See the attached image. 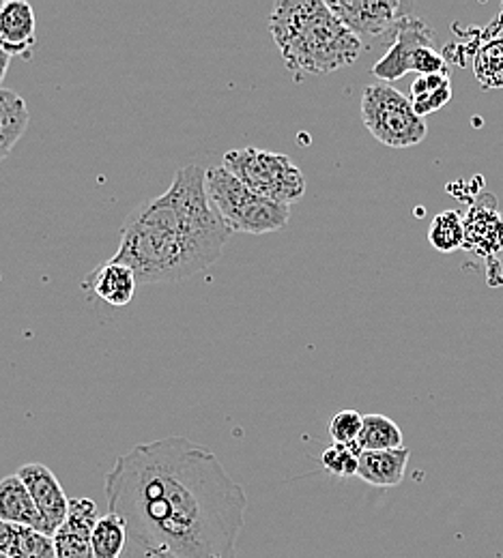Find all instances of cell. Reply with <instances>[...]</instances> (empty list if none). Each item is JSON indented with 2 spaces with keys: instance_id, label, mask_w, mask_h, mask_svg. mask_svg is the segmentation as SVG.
<instances>
[{
  "instance_id": "6da1fadb",
  "label": "cell",
  "mask_w": 503,
  "mask_h": 558,
  "mask_svg": "<svg viewBox=\"0 0 503 558\" xmlns=\"http://www.w3.org/2000/svg\"><path fill=\"white\" fill-rule=\"evenodd\" d=\"M108 513L148 558H237L248 496L216 453L185 436L141 442L104 477Z\"/></svg>"
},
{
  "instance_id": "7a4b0ae2",
  "label": "cell",
  "mask_w": 503,
  "mask_h": 558,
  "mask_svg": "<svg viewBox=\"0 0 503 558\" xmlns=\"http://www.w3.org/2000/svg\"><path fill=\"white\" fill-rule=\"evenodd\" d=\"M232 234L209 201L207 170L190 163L161 196L128 215L112 260L141 283L181 281L216 265Z\"/></svg>"
},
{
  "instance_id": "3957f363",
  "label": "cell",
  "mask_w": 503,
  "mask_h": 558,
  "mask_svg": "<svg viewBox=\"0 0 503 558\" xmlns=\"http://www.w3.org/2000/svg\"><path fill=\"white\" fill-rule=\"evenodd\" d=\"M270 33L297 80L345 70L363 50L323 0H280L270 15Z\"/></svg>"
},
{
  "instance_id": "277c9868",
  "label": "cell",
  "mask_w": 503,
  "mask_h": 558,
  "mask_svg": "<svg viewBox=\"0 0 503 558\" xmlns=\"http://www.w3.org/2000/svg\"><path fill=\"white\" fill-rule=\"evenodd\" d=\"M207 194L232 232L270 234L283 230L290 219V207L254 194L224 166L207 168Z\"/></svg>"
},
{
  "instance_id": "5b68a950",
  "label": "cell",
  "mask_w": 503,
  "mask_h": 558,
  "mask_svg": "<svg viewBox=\"0 0 503 558\" xmlns=\"http://www.w3.org/2000/svg\"><path fill=\"white\" fill-rule=\"evenodd\" d=\"M254 194L287 205L299 203L306 194V177L285 153H274L256 146L232 148L221 163Z\"/></svg>"
},
{
  "instance_id": "8992f818",
  "label": "cell",
  "mask_w": 503,
  "mask_h": 558,
  "mask_svg": "<svg viewBox=\"0 0 503 558\" xmlns=\"http://www.w3.org/2000/svg\"><path fill=\"white\" fill-rule=\"evenodd\" d=\"M361 121L372 138L392 148L418 146L429 134V128L414 110L411 99L385 82L363 88Z\"/></svg>"
},
{
  "instance_id": "52a82bcc",
  "label": "cell",
  "mask_w": 503,
  "mask_h": 558,
  "mask_svg": "<svg viewBox=\"0 0 503 558\" xmlns=\"http://www.w3.org/2000/svg\"><path fill=\"white\" fill-rule=\"evenodd\" d=\"M327 7L361 44L385 35L394 37L398 22L407 15V4L398 0H334Z\"/></svg>"
},
{
  "instance_id": "ba28073f",
  "label": "cell",
  "mask_w": 503,
  "mask_h": 558,
  "mask_svg": "<svg viewBox=\"0 0 503 558\" xmlns=\"http://www.w3.org/2000/svg\"><path fill=\"white\" fill-rule=\"evenodd\" d=\"M432 41L434 33L431 26H427L420 17L407 13L394 31L390 50L374 63L372 75H376L385 84L405 77L411 71L416 52L420 48H432Z\"/></svg>"
},
{
  "instance_id": "9c48e42d",
  "label": "cell",
  "mask_w": 503,
  "mask_h": 558,
  "mask_svg": "<svg viewBox=\"0 0 503 558\" xmlns=\"http://www.w3.org/2000/svg\"><path fill=\"white\" fill-rule=\"evenodd\" d=\"M17 475L31 492V496L46 522V533L52 537L68 520V511H70L68 494L61 488L57 475L41 462L24 464L17 471Z\"/></svg>"
},
{
  "instance_id": "30bf717a",
  "label": "cell",
  "mask_w": 503,
  "mask_h": 558,
  "mask_svg": "<svg viewBox=\"0 0 503 558\" xmlns=\"http://www.w3.org/2000/svg\"><path fill=\"white\" fill-rule=\"evenodd\" d=\"M467 252L498 260L503 254V213L491 196L476 203L465 215V245Z\"/></svg>"
},
{
  "instance_id": "8fae6325",
  "label": "cell",
  "mask_w": 503,
  "mask_h": 558,
  "mask_svg": "<svg viewBox=\"0 0 503 558\" xmlns=\"http://www.w3.org/2000/svg\"><path fill=\"white\" fill-rule=\"evenodd\" d=\"M37 46L35 11L26 0H4L0 9V50L28 59Z\"/></svg>"
},
{
  "instance_id": "7c38bea8",
  "label": "cell",
  "mask_w": 503,
  "mask_h": 558,
  "mask_svg": "<svg viewBox=\"0 0 503 558\" xmlns=\"http://www.w3.org/2000/svg\"><path fill=\"white\" fill-rule=\"evenodd\" d=\"M84 286L104 303L112 307H125L134 301L141 281L128 265L110 258L88 276Z\"/></svg>"
},
{
  "instance_id": "4fadbf2b",
  "label": "cell",
  "mask_w": 503,
  "mask_h": 558,
  "mask_svg": "<svg viewBox=\"0 0 503 558\" xmlns=\"http://www.w3.org/2000/svg\"><path fill=\"white\" fill-rule=\"evenodd\" d=\"M0 522L46 533V522L20 475H7L0 480Z\"/></svg>"
},
{
  "instance_id": "5bb4252c",
  "label": "cell",
  "mask_w": 503,
  "mask_h": 558,
  "mask_svg": "<svg viewBox=\"0 0 503 558\" xmlns=\"http://www.w3.org/2000/svg\"><path fill=\"white\" fill-rule=\"evenodd\" d=\"M411 451L387 449V451H363L360 456L358 477L374 488H396L403 484Z\"/></svg>"
},
{
  "instance_id": "9a60e30c",
  "label": "cell",
  "mask_w": 503,
  "mask_h": 558,
  "mask_svg": "<svg viewBox=\"0 0 503 558\" xmlns=\"http://www.w3.org/2000/svg\"><path fill=\"white\" fill-rule=\"evenodd\" d=\"M0 553L9 558H57L50 535L7 522H0Z\"/></svg>"
},
{
  "instance_id": "2e32d148",
  "label": "cell",
  "mask_w": 503,
  "mask_h": 558,
  "mask_svg": "<svg viewBox=\"0 0 503 558\" xmlns=\"http://www.w3.org/2000/svg\"><path fill=\"white\" fill-rule=\"evenodd\" d=\"M31 114L26 101L9 90L0 88V161L15 148V144L28 130Z\"/></svg>"
},
{
  "instance_id": "e0dca14e",
  "label": "cell",
  "mask_w": 503,
  "mask_h": 558,
  "mask_svg": "<svg viewBox=\"0 0 503 558\" xmlns=\"http://www.w3.org/2000/svg\"><path fill=\"white\" fill-rule=\"evenodd\" d=\"M409 99L414 104V110L422 119L441 110L452 99L450 75H420L411 86Z\"/></svg>"
},
{
  "instance_id": "ac0fdd59",
  "label": "cell",
  "mask_w": 503,
  "mask_h": 558,
  "mask_svg": "<svg viewBox=\"0 0 503 558\" xmlns=\"http://www.w3.org/2000/svg\"><path fill=\"white\" fill-rule=\"evenodd\" d=\"M358 445L361 451H387V449H403V432L398 423L385 415H363Z\"/></svg>"
},
{
  "instance_id": "d6986e66",
  "label": "cell",
  "mask_w": 503,
  "mask_h": 558,
  "mask_svg": "<svg viewBox=\"0 0 503 558\" xmlns=\"http://www.w3.org/2000/svg\"><path fill=\"white\" fill-rule=\"evenodd\" d=\"M128 539H130L128 526L119 515L115 513L101 515L91 535L93 555L95 558H123Z\"/></svg>"
},
{
  "instance_id": "ffe728a7",
  "label": "cell",
  "mask_w": 503,
  "mask_h": 558,
  "mask_svg": "<svg viewBox=\"0 0 503 558\" xmlns=\"http://www.w3.org/2000/svg\"><path fill=\"white\" fill-rule=\"evenodd\" d=\"M429 241L436 252L450 254L465 245V217L458 210H443L432 219Z\"/></svg>"
},
{
  "instance_id": "44dd1931",
  "label": "cell",
  "mask_w": 503,
  "mask_h": 558,
  "mask_svg": "<svg viewBox=\"0 0 503 558\" xmlns=\"http://www.w3.org/2000/svg\"><path fill=\"white\" fill-rule=\"evenodd\" d=\"M476 80L482 88H503V37L491 39L474 61Z\"/></svg>"
},
{
  "instance_id": "7402d4cb",
  "label": "cell",
  "mask_w": 503,
  "mask_h": 558,
  "mask_svg": "<svg viewBox=\"0 0 503 558\" xmlns=\"http://www.w3.org/2000/svg\"><path fill=\"white\" fill-rule=\"evenodd\" d=\"M361 453L363 451L358 442H351V445L334 442L323 451L321 464L334 477H354L358 475V469H360Z\"/></svg>"
},
{
  "instance_id": "603a6c76",
  "label": "cell",
  "mask_w": 503,
  "mask_h": 558,
  "mask_svg": "<svg viewBox=\"0 0 503 558\" xmlns=\"http://www.w3.org/2000/svg\"><path fill=\"white\" fill-rule=\"evenodd\" d=\"M55 553L57 558H95L93 555V546H91V537L84 533H77L70 526H61L55 535Z\"/></svg>"
},
{
  "instance_id": "cb8c5ba5",
  "label": "cell",
  "mask_w": 503,
  "mask_h": 558,
  "mask_svg": "<svg viewBox=\"0 0 503 558\" xmlns=\"http://www.w3.org/2000/svg\"><path fill=\"white\" fill-rule=\"evenodd\" d=\"M99 511H97V505L95 500L91 498H70V511H68V520L63 522L65 526H70L77 533H84V535H93L97 522H99Z\"/></svg>"
},
{
  "instance_id": "d4e9b609",
  "label": "cell",
  "mask_w": 503,
  "mask_h": 558,
  "mask_svg": "<svg viewBox=\"0 0 503 558\" xmlns=\"http://www.w3.org/2000/svg\"><path fill=\"white\" fill-rule=\"evenodd\" d=\"M361 425H363V415L358 411H338L330 421V434L334 442L351 445V442H358Z\"/></svg>"
},
{
  "instance_id": "484cf974",
  "label": "cell",
  "mask_w": 503,
  "mask_h": 558,
  "mask_svg": "<svg viewBox=\"0 0 503 558\" xmlns=\"http://www.w3.org/2000/svg\"><path fill=\"white\" fill-rule=\"evenodd\" d=\"M9 63H11V57L4 52V50H0V84H2V80H4V75H7V70H9ZM2 88V86H0Z\"/></svg>"
},
{
  "instance_id": "4316f807",
  "label": "cell",
  "mask_w": 503,
  "mask_h": 558,
  "mask_svg": "<svg viewBox=\"0 0 503 558\" xmlns=\"http://www.w3.org/2000/svg\"><path fill=\"white\" fill-rule=\"evenodd\" d=\"M0 558H9V557H7V555H4V553H0Z\"/></svg>"
},
{
  "instance_id": "83f0119b",
  "label": "cell",
  "mask_w": 503,
  "mask_h": 558,
  "mask_svg": "<svg viewBox=\"0 0 503 558\" xmlns=\"http://www.w3.org/2000/svg\"><path fill=\"white\" fill-rule=\"evenodd\" d=\"M2 4H4V2H2V0H0V9H2Z\"/></svg>"
},
{
  "instance_id": "f1b7e54d",
  "label": "cell",
  "mask_w": 503,
  "mask_h": 558,
  "mask_svg": "<svg viewBox=\"0 0 503 558\" xmlns=\"http://www.w3.org/2000/svg\"><path fill=\"white\" fill-rule=\"evenodd\" d=\"M0 279H2V276H0Z\"/></svg>"
}]
</instances>
